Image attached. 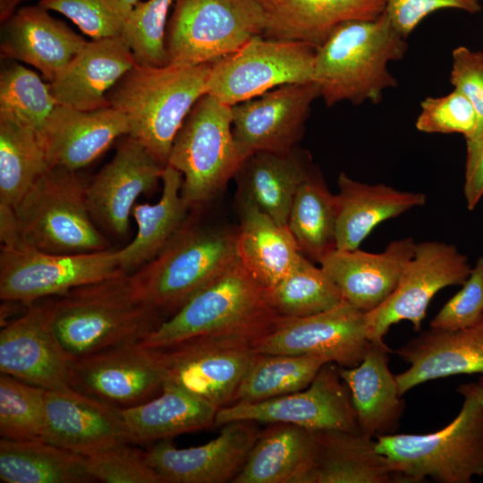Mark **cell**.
<instances>
[{"label":"cell","instance_id":"25","mask_svg":"<svg viewBox=\"0 0 483 483\" xmlns=\"http://www.w3.org/2000/svg\"><path fill=\"white\" fill-rule=\"evenodd\" d=\"M1 24V57L33 66L49 82L88 43L39 4L16 10Z\"/></svg>","mask_w":483,"mask_h":483},{"label":"cell","instance_id":"20","mask_svg":"<svg viewBox=\"0 0 483 483\" xmlns=\"http://www.w3.org/2000/svg\"><path fill=\"white\" fill-rule=\"evenodd\" d=\"M258 432L256 422L231 421L202 445L179 448L168 440L156 442L146 450L147 458L162 483L233 482Z\"/></svg>","mask_w":483,"mask_h":483},{"label":"cell","instance_id":"51","mask_svg":"<svg viewBox=\"0 0 483 483\" xmlns=\"http://www.w3.org/2000/svg\"><path fill=\"white\" fill-rule=\"evenodd\" d=\"M22 0H0V21L3 23L17 10Z\"/></svg>","mask_w":483,"mask_h":483},{"label":"cell","instance_id":"6","mask_svg":"<svg viewBox=\"0 0 483 483\" xmlns=\"http://www.w3.org/2000/svg\"><path fill=\"white\" fill-rule=\"evenodd\" d=\"M236 233L187 219L157 257L129 275L134 295L169 318L237 258Z\"/></svg>","mask_w":483,"mask_h":483},{"label":"cell","instance_id":"7","mask_svg":"<svg viewBox=\"0 0 483 483\" xmlns=\"http://www.w3.org/2000/svg\"><path fill=\"white\" fill-rule=\"evenodd\" d=\"M86 186L76 171L48 168L13 208L21 241L55 254L109 249L89 210Z\"/></svg>","mask_w":483,"mask_h":483},{"label":"cell","instance_id":"44","mask_svg":"<svg viewBox=\"0 0 483 483\" xmlns=\"http://www.w3.org/2000/svg\"><path fill=\"white\" fill-rule=\"evenodd\" d=\"M62 13L92 39L122 37L131 7L122 0H39Z\"/></svg>","mask_w":483,"mask_h":483},{"label":"cell","instance_id":"31","mask_svg":"<svg viewBox=\"0 0 483 483\" xmlns=\"http://www.w3.org/2000/svg\"><path fill=\"white\" fill-rule=\"evenodd\" d=\"M312 169L295 149L258 151L248 156L233 178L239 199L252 203L277 224L287 226L294 196Z\"/></svg>","mask_w":483,"mask_h":483},{"label":"cell","instance_id":"40","mask_svg":"<svg viewBox=\"0 0 483 483\" xmlns=\"http://www.w3.org/2000/svg\"><path fill=\"white\" fill-rule=\"evenodd\" d=\"M268 296L274 309L284 318L318 314L343 301L333 280L304 255L279 283L268 289Z\"/></svg>","mask_w":483,"mask_h":483},{"label":"cell","instance_id":"29","mask_svg":"<svg viewBox=\"0 0 483 483\" xmlns=\"http://www.w3.org/2000/svg\"><path fill=\"white\" fill-rule=\"evenodd\" d=\"M336 249L353 250L380 223L422 207L426 195L403 191L384 183L369 184L351 178L344 172L337 180Z\"/></svg>","mask_w":483,"mask_h":483},{"label":"cell","instance_id":"36","mask_svg":"<svg viewBox=\"0 0 483 483\" xmlns=\"http://www.w3.org/2000/svg\"><path fill=\"white\" fill-rule=\"evenodd\" d=\"M0 479L4 483H81L91 481L84 456L45 440H0Z\"/></svg>","mask_w":483,"mask_h":483},{"label":"cell","instance_id":"16","mask_svg":"<svg viewBox=\"0 0 483 483\" xmlns=\"http://www.w3.org/2000/svg\"><path fill=\"white\" fill-rule=\"evenodd\" d=\"M369 343L365 313L343 300L318 314L284 317L252 347L256 353L318 356L352 368L362 360Z\"/></svg>","mask_w":483,"mask_h":483},{"label":"cell","instance_id":"28","mask_svg":"<svg viewBox=\"0 0 483 483\" xmlns=\"http://www.w3.org/2000/svg\"><path fill=\"white\" fill-rule=\"evenodd\" d=\"M390 352L384 340L370 341L357 366L339 367L351 393L360 432L372 438L394 433L404 411L395 375L388 366Z\"/></svg>","mask_w":483,"mask_h":483},{"label":"cell","instance_id":"47","mask_svg":"<svg viewBox=\"0 0 483 483\" xmlns=\"http://www.w3.org/2000/svg\"><path fill=\"white\" fill-rule=\"evenodd\" d=\"M462 285L433 318L430 327L454 331L473 326L483 319V256Z\"/></svg>","mask_w":483,"mask_h":483},{"label":"cell","instance_id":"13","mask_svg":"<svg viewBox=\"0 0 483 483\" xmlns=\"http://www.w3.org/2000/svg\"><path fill=\"white\" fill-rule=\"evenodd\" d=\"M235 420L289 423L312 431L360 432L350 390L339 366L327 362L303 390L260 402H238L218 409L215 424Z\"/></svg>","mask_w":483,"mask_h":483},{"label":"cell","instance_id":"43","mask_svg":"<svg viewBox=\"0 0 483 483\" xmlns=\"http://www.w3.org/2000/svg\"><path fill=\"white\" fill-rule=\"evenodd\" d=\"M175 0H147L131 10L122 38L137 64L162 67L168 64L165 34L168 13Z\"/></svg>","mask_w":483,"mask_h":483},{"label":"cell","instance_id":"1","mask_svg":"<svg viewBox=\"0 0 483 483\" xmlns=\"http://www.w3.org/2000/svg\"><path fill=\"white\" fill-rule=\"evenodd\" d=\"M405 39L385 13L373 21L338 26L316 49L313 81L326 106L379 103L385 90L397 86L388 64L403 58Z\"/></svg>","mask_w":483,"mask_h":483},{"label":"cell","instance_id":"11","mask_svg":"<svg viewBox=\"0 0 483 483\" xmlns=\"http://www.w3.org/2000/svg\"><path fill=\"white\" fill-rule=\"evenodd\" d=\"M316 49L255 36L211 64L207 94L233 106L283 85L311 81Z\"/></svg>","mask_w":483,"mask_h":483},{"label":"cell","instance_id":"14","mask_svg":"<svg viewBox=\"0 0 483 483\" xmlns=\"http://www.w3.org/2000/svg\"><path fill=\"white\" fill-rule=\"evenodd\" d=\"M471 268L454 245L436 241L417 243L395 290L381 305L365 313L369 340H383L390 326L402 320L420 331L433 297L443 288L462 285Z\"/></svg>","mask_w":483,"mask_h":483},{"label":"cell","instance_id":"10","mask_svg":"<svg viewBox=\"0 0 483 483\" xmlns=\"http://www.w3.org/2000/svg\"><path fill=\"white\" fill-rule=\"evenodd\" d=\"M120 272L116 250L55 254L30 246L19 236L2 242L0 298L29 307Z\"/></svg>","mask_w":483,"mask_h":483},{"label":"cell","instance_id":"19","mask_svg":"<svg viewBox=\"0 0 483 483\" xmlns=\"http://www.w3.org/2000/svg\"><path fill=\"white\" fill-rule=\"evenodd\" d=\"M165 167L139 140L123 138L111 161L86 186L95 223L114 235H125L136 200L157 186Z\"/></svg>","mask_w":483,"mask_h":483},{"label":"cell","instance_id":"9","mask_svg":"<svg viewBox=\"0 0 483 483\" xmlns=\"http://www.w3.org/2000/svg\"><path fill=\"white\" fill-rule=\"evenodd\" d=\"M264 30L259 0H175L165 34L168 64H213Z\"/></svg>","mask_w":483,"mask_h":483},{"label":"cell","instance_id":"52","mask_svg":"<svg viewBox=\"0 0 483 483\" xmlns=\"http://www.w3.org/2000/svg\"><path fill=\"white\" fill-rule=\"evenodd\" d=\"M123 3H125L130 7H133L136 4L140 2V0H122Z\"/></svg>","mask_w":483,"mask_h":483},{"label":"cell","instance_id":"15","mask_svg":"<svg viewBox=\"0 0 483 483\" xmlns=\"http://www.w3.org/2000/svg\"><path fill=\"white\" fill-rule=\"evenodd\" d=\"M164 351L171 385L217 409L233 402L256 354L252 341L238 336H198L159 348Z\"/></svg>","mask_w":483,"mask_h":483},{"label":"cell","instance_id":"46","mask_svg":"<svg viewBox=\"0 0 483 483\" xmlns=\"http://www.w3.org/2000/svg\"><path fill=\"white\" fill-rule=\"evenodd\" d=\"M478 124L476 112L460 91L453 89L441 97H428L420 103L415 126L426 133H460L465 140L474 134Z\"/></svg>","mask_w":483,"mask_h":483},{"label":"cell","instance_id":"30","mask_svg":"<svg viewBox=\"0 0 483 483\" xmlns=\"http://www.w3.org/2000/svg\"><path fill=\"white\" fill-rule=\"evenodd\" d=\"M316 453L315 431L269 423L259 431L233 483H309Z\"/></svg>","mask_w":483,"mask_h":483},{"label":"cell","instance_id":"12","mask_svg":"<svg viewBox=\"0 0 483 483\" xmlns=\"http://www.w3.org/2000/svg\"><path fill=\"white\" fill-rule=\"evenodd\" d=\"M165 377L164 351L140 342L72 358L69 366L72 389L119 408L157 395Z\"/></svg>","mask_w":483,"mask_h":483},{"label":"cell","instance_id":"37","mask_svg":"<svg viewBox=\"0 0 483 483\" xmlns=\"http://www.w3.org/2000/svg\"><path fill=\"white\" fill-rule=\"evenodd\" d=\"M335 225V194L311 170L294 196L287 226L301 252L318 262L336 249Z\"/></svg>","mask_w":483,"mask_h":483},{"label":"cell","instance_id":"5","mask_svg":"<svg viewBox=\"0 0 483 483\" xmlns=\"http://www.w3.org/2000/svg\"><path fill=\"white\" fill-rule=\"evenodd\" d=\"M463 397L458 415L428 434H388L376 446L398 482L470 483L483 476V395L477 383L458 386Z\"/></svg>","mask_w":483,"mask_h":483},{"label":"cell","instance_id":"50","mask_svg":"<svg viewBox=\"0 0 483 483\" xmlns=\"http://www.w3.org/2000/svg\"><path fill=\"white\" fill-rule=\"evenodd\" d=\"M463 194L470 210L475 208L483 195V139L466 153Z\"/></svg>","mask_w":483,"mask_h":483},{"label":"cell","instance_id":"27","mask_svg":"<svg viewBox=\"0 0 483 483\" xmlns=\"http://www.w3.org/2000/svg\"><path fill=\"white\" fill-rule=\"evenodd\" d=\"M265 14L263 37L300 41L318 48L351 21L381 16L385 0H259Z\"/></svg>","mask_w":483,"mask_h":483},{"label":"cell","instance_id":"17","mask_svg":"<svg viewBox=\"0 0 483 483\" xmlns=\"http://www.w3.org/2000/svg\"><path fill=\"white\" fill-rule=\"evenodd\" d=\"M72 357L55 333L51 298L29 306L0 332V371L48 391L71 393Z\"/></svg>","mask_w":483,"mask_h":483},{"label":"cell","instance_id":"2","mask_svg":"<svg viewBox=\"0 0 483 483\" xmlns=\"http://www.w3.org/2000/svg\"><path fill=\"white\" fill-rule=\"evenodd\" d=\"M283 318L272 307L268 289L237 258L140 343L165 348L198 336H238L253 343Z\"/></svg>","mask_w":483,"mask_h":483},{"label":"cell","instance_id":"35","mask_svg":"<svg viewBox=\"0 0 483 483\" xmlns=\"http://www.w3.org/2000/svg\"><path fill=\"white\" fill-rule=\"evenodd\" d=\"M162 193L154 204L136 203L131 216L137 225L134 239L116 250L119 269L131 275L152 260L188 219L189 207L181 194L182 176L170 165L162 175Z\"/></svg>","mask_w":483,"mask_h":483},{"label":"cell","instance_id":"49","mask_svg":"<svg viewBox=\"0 0 483 483\" xmlns=\"http://www.w3.org/2000/svg\"><path fill=\"white\" fill-rule=\"evenodd\" d=\"M385 13L394 27L407 38L428 15L443 9H456L476 13L480 0H385Z\"/></svg>","mask_w":483,"mask_h":483},{"label":"cell","instance_id":"48","mask_svg":"<svg viewBox=\"0 0 483 483\" xmlns=\"http://www.w3.org/2000/svg\"><path fill=\"white\" fill-rule=\"evenodd\" d=\"M450 81L472 105L478 119L476 131L466 140V153L483 139V53L466 47L453 51Z\"/></svg>","mask_w":483,"mask_h":483},{"label":"cell","instance_id":"42","mask_svg":"<svg viewBox=\"0 0 483 483\" xmlns=\"http://www.w3.org/2000/svg\"><path fill=\"white\" fill-rule=\"evenodd\" d=\"M46 389L0 376V436L8 440H43Z\"/></svg>","mask_w":483,"mask_h":483},{"label":"cell","instance_id":"33","mask_svg":"<svg viewBox=\"0 0 483 483\" xmlns=\"http://www.w3.org/2000/svg\"><path fill=\"white\" fill-rule=\"evenodd\" d=\"M132 444L169 440L180 434L215 424L218 409L210 402L171 385L137 405L119 408Z\"/></svg>","mask_w":483,"mask_h":483},{"label":"cell","instance_id":"21","mask_svg":"<svg viewBox=\"0 0 483 483\" xmlns=\"http://www.w3.org/2000/svg\"><path fill=\"white\" fill-rule=\"evenodd\" d=\"M43 440L80 455L132 444L118 407L76 391L46 390Z\"/></svg>","mask_w":483,"mask_h":483},{"label":"cell","instance_id":"3","mask_svg":"<svg viewBox=\"0 0 483 483\" xmlns=\"http://www.w3.org/2000/svg\"><path fill=\"white\" fill-rule=\"evenodd\" d=\"M51 301L55 333L72 358L141 342L165 320L136 298L123 272L51 297Z\"/></svg>","mask_w":483,"mask_h":483},{"label":"cell","instance_id":"4","mask_svg":"<svg viewBox=\"0 0 483 483\" xmlns=\"http://www.w3.org/2000/svg\"><path fill=\"white\" fill-rule=\"evenodd\" d=\"M211 64H136L107 93L110 106L128 122V135L143 144L164 166L186 116L207 93Z\"/></svg>","mask_w":483,"mask_h":483},{"label":"cell","instance_id":"24","mask_svg":"<svg viewBox=\"0 0 483 483\" xmlns=\"http://www.w3.org/2000/svg\"><path fill=\"white\" fill-rule=\"evenodd\" d=\"M409 368L395 375L400 394L428 381L462 374L483 375V319L454 331L430 327L395 351Z\"/></svg>","mask_w":483,"mask_h":483},{"label":"cell","instance_id":"45","mask_svg":"<svg viewBox=\"0 0 483 483\" xmlns=\"http://www.w3.org/2000/svg\"><path fill=\"white\" fill-rule=\"evenodd\" d=\"M123 444L83 455L93 479L106 483H162L146 451Z\"/></svg>","mask_w":483,"mask_h":483},{"label":"cell","instance_id":"23","mask_svg":"<svg viewBox=\"0 0 483 483\" xmlns=\"http://www.w3.org/2000/svg\"><path fill=\"white\" fill-rule=\"evenodd\" d=\"M124 115L112 106L79 110L57 105L40 135L49 167L77 171L129 134Z\"/></svg>","mask_w":483,"mask_h":483},{"label":"cell","instance_id":"26","mask_svg":"<svg viewBox=\"0 0 483 483\" xmlns=\"http://www.w3.org/2000/svg\"><path fill=\"white\" fill-rule=\"evenodd\" d=\"M137 64L122 37L92 39L49 82L58 105L79 110L110 106L109 90Z\"/></svg>","mask_w":483,"mask_h":483},{"label":"cell","instance_id":"39","mask_svg":"<svg viewBox=\"0 0 483 483\" xmlns=\"http://www.w3.org/2000/svg\"><path fill=\"white\" fill-rule=\"evenodd\" d=\"M327 362L318 356L256 353L233 402H260L303 390Z\"/></svg>","mask_w":483,"mask_h":483},{"label":"cell","instance_id":"18","mask_svg":"<svg viewBox=\"0 0 483 483\" xmlns=\"http://www.w3.org/2000/svg\"><path fill=\"white\" fill-rule=\"evenodd\" d=\"M318 97L319 88L311 80L283 85L233 106V133L243 157L258 151H292Z\"/></svg>","mask_w":483,"mask_h":483},{"label":"cell","instance_id":"22","mask_svg":"<svg viewBox=\"0 0 483 483\" xmlns=\"http://www.w3.org/2000/svg\"><path fill=\"white\" fill-rule=\"evenodd\" d=\"M416 245L408 237L392 241L380 253L335 249L318 263L338 287L343 300L367 313L395 290Z\"/></svg>","mask_w":483,"mask_h":483},{"label":"cell","instance_id":"53","mask_svg":"<svg viewBox=\"0 0 483 483\" xmlns=\"http://www.w3.org/2000/svg\"><path fill=\"white\" fill-rule=\"evenodd\" d=\"M477 384L479 386L480 394L483 395V375L479 377V379Z\"/></svg>","mask_w":483,"mask_h":483},{"label":"cell","instance_id":"8","mask_svg":"<svg viewBox=\"0 0 483 483\" xmlns=\"http://www.w3.org/2000/svg\"><path fill=\"white\" fill-rule=\"evenodd\" d=\"M244 159L233 133L232 106L206 93L177 132L167 165L181 173V194L191 209L221 191Z\"/></svg>","mask_w":483,"mask_h":483},{"label":"cell","instance_id":"32","mask_svg":"<svg viewBox=\"0 0 483 483\" xmlns=\"http://www.w3.org/2000/svg\"><path fill=\"white\" fill-rule=\"evenodd\" d=\"M239 204L237 258L258 282L270 289L295 267L303 254L288 226L277 224L249 201L239 199Z\"/></svg>","mask_w":483,"mask_h":483},{"label":"cell","instance_id":"41","mask_svg":"<svg viewBox=\"0 0 483 483\" xmlns=\"http://www.w3.org/2000/svg\"><path fill=\"white\" fill-rule=\"evenodd\" d=\"M58 104L49 83L18 64L4 67L0 74V116L10 118L35 131L40 139Z\"/></svg>","mask_w":483,"mask_h":483},{"label":"cell","instance_id":"38","mask_svg":"<svg viewBox=\"0 0 483 483\" xmlns=\"http://www.w3.org/2000/svg\"><path fill=\"white\" fill-rule=\"evenodd\" d=\"M48 168L38 134L0 116V204L14 208Z\"/></svg>","mask_w":483,"mask_h":483},{"label":"cell","instance_id":"34","mask_svg":"<svg viewBox=\"0 0 483 483\" xmlns=\"http://www.w3.org/2000/svg\"><path fill=\"white\" fill-rule=\"evenodd\" d=\"M315 433L316 453L309 483L397 481L389 462L377 451L374 438L360 432L321 430Z\"/></svg>","mask_w":483,"mask_h":483}]
</instances>
